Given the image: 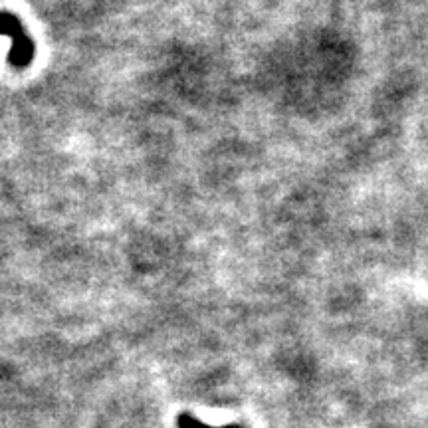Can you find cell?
Wrapping results in <instances>:
<instances>
[{"label": "cell", "mask_w": 428, "mask_h": 428, "mask_svg": "<svg viewBox=\"0 0 428 428\" xmlns=\"http://www.w3.org/2000/svg\"><path fill=\"white\" fill-rule=\"evenodd\" d=\"M0 34L12 40V48H10L9 54L10 64L14 67L28 66L36 50H34L32 38L22 26V22L10 12H0Z\"/></svg>", "instance_id": "1"}, {"label": "cell", "mask_w": 428, "mask_h": 428, "mask_svg": "<svg viewBox=\"0 0 428 428\" xmlns=\"http://www.w3.org/2000/svg\"><path fill=\"white\" fill-rule=\"evenodd\" d=\"M177 424H179V428H244V427H238V424H229V427H210V424H204V422H200V420L192 419L190 415H181V417L177 419Z\"/></svg>", "instance_id": "2"}]
</instances>
